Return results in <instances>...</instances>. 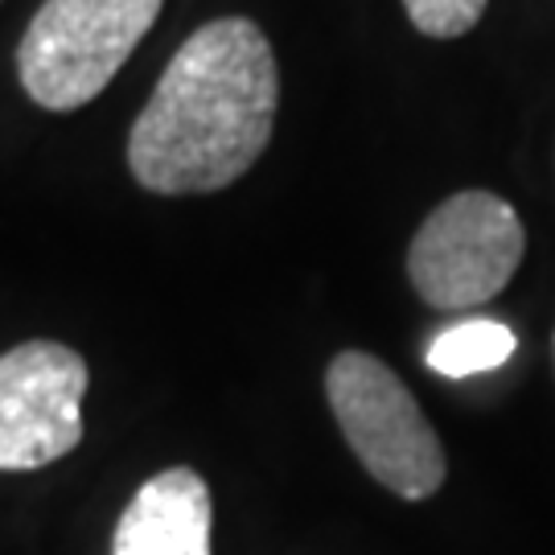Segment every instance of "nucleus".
Instances as JSON below:
<instances>
[{"instance_id": "f257e3e1", "label": "nucleus", "mask_w": 555, "mask_h": 555, "mask_svg": "<svg viewBox=\"0 0 555 555\" xmlns=\"http://www.w3.org/2000/svg\"><path fill=\"white\" fill-rule=\"evenodd\" d=\"M280 75L256 21L202 25L140 107L128 165L153 194H215L238 181L272 140Z\"/></svg>"}, {"instance_id": "f03ea898", "label": "nucleus", "mask_w": 555, "mask_h": 555, "mask_svg": "<svg viewBox=\"0 0 555 555\" xmlns=\"http://www.w3.org/2000/svg\"><path fill=\"white\" fill-rule=\"evenodd\" d=\"M165 0H46L17 46L25 95L46 112H75L100 95Z\"/></svg>"}, {"instance_id": "7ed1b4c3", "label": "nucleus", "mask_w": 555, "mask_h": 555, "mask_svg": "<svg viewBox=\"0 0 555 555\" xmlns=\"http://www.w3.org/2000/svg\"><path fill=\"white\" fill-rule=\"evenodd\" d=\"M325 396L362 469L408 502L444 486V449L403 378L375 354L346 350L325 371Z\"/></svg>"}, {"instance_id": "20e7f679", "label": "nucleus", "mask_w": 555, "mask_h": 555, "mask_svg": "<svg viewBox=\"0 0 555 555\" xmlns=\"http://www.w3.org/2000/svg\"><path fill=\"white\" fill-rule=\"evenodd\" d=\"M527 231L515 206L486 190L444 198L408 251V276L424 305L469 309L494 300L522 263Z\"/></svg>"}, {"instance_id": "39448f33", "label": "nucleus", "mask_w": 555, "mask_h": 555, "mask_svg": "<svg viewBox=\"0 0 555 555\" xmlns=\"http://www.w3.org/2000/svg\"><path fill=\"white\" fill-rule=\"evenodd\" d=\"M87 362L62 341L0 354V469L25 474L75 453L82 440Z\"/></svg>"}, {"instance_id": "423d86ee", "label": "nucleus", "mask_w": 555, "mask_h": 555, "mask_svg": "<svg viewBox=\"0 0 555 555\" xmlns=\"http://www.w3.org/2000/svg\"><path fill=\"white\" fill-rule=\"evenodd\" d=\"M210 490L194 469H160L119 515L112 555H210Z\"/></svg>"}, {"instance_id": "0eeeda50", "label": "nucleus", "mask_w": 555, "mask_h": 555, "mask_svg": "<svg viewBox=\"0 0 555 555\" xmlns=\"http://www.w3.org/2000/svg\"><path fill=\"white\" fill-rule=\"evenodd\" d=\"M515 354V334L502 325V321H461L453 330L437 334V341L424 350V362L449 378L481 375V371H494L506 358Z\"/></svg>"}, {"instance_id": "6e6552de", "label": "nucleus", "mask_w": 555, "mask_h": 555, "mask_svg": "<svg viewBox=\"0 0 555 555\" xmlns=\"http://www.w3.org/2000/svg\"><path fill=\"white\" fill-rule=\"evenodd\" d=\"M408 17L420 34L428 38H461L469 34L481 13H486V0H403Z\"/></svg>"}]
</instances>
